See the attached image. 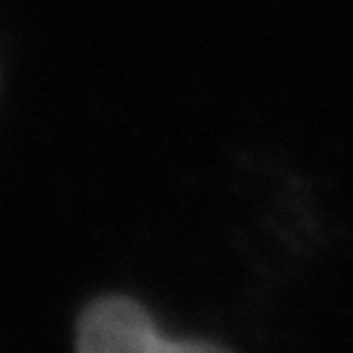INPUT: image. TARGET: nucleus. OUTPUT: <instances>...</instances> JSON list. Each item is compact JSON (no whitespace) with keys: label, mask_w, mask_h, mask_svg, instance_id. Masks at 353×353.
<instances>
[{"label":"nucleus","mask_w":353,"mask_h":353,"mask_svg":"<svg viewBox=\"0 0 353 353\" xmlns=\"http://www.w3.org/2000/svg\"><path fill=\"white\" fill-rule=\"evenodd\" d=\"M76 353H228L196 341H170L157 332L150 314L128 299H102L79 322Z\"/></svg>","instance_id":"1"}]
</instances>
